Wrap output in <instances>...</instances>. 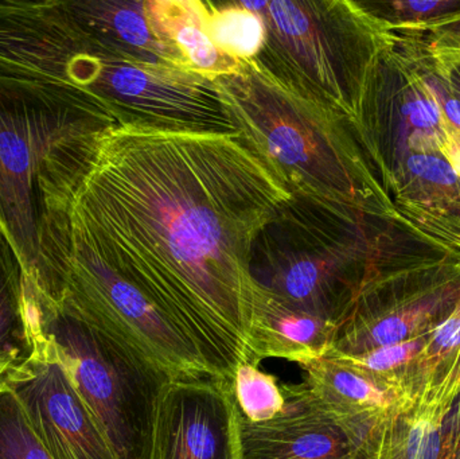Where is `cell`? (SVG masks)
<instances>
[{"label":"cell","mask_w":460,"mask_h":459,"mask_svg":"<svg viewBox=\"0 0 460 459\" xmlns=\"http://www.w3.org/2000/svg\"><path fill=\"white\" fill-rule=\"evenodd\" d=\"M30 328L53 348L118 459H151L156 407L170 379L118 337L24 280Z\"/></svg>","instance_id":"277c9868"},{"label":"cell","mask_w":460,"mask_h":459,"mask_svg":"<svg viewBox=\"0 0 460 459\" xmlns=\"http://www.w3.org/2000/svg\"><path fill=\"white\" fill-rule=\"evenodd\" d=\"M64 4L107 50L135 61L189 69L156 22L150 0H64Z\"/></svg>","instance_id":"5bb4252c"},{"label":"cell","mask_w":460,"mask_h":459,"mask_svg":"<svg viewBox=\"0 0 460 459\" xmlns=\"http://www.w3.org/2000/svg\"><path fill=\"white\" fill-rule=\"evenodd\" d=\"M440 153L445 155L446 161L448 162L456 177L460 178V129H447Z\"/></svg>","instance_id":"83f0119b"},{"label":"cell","mask_w":460,"mask_h":459,"mask_svg":"<svg viewBox=\"0 0 460 459\" xmlns=\"http://www.w3.org/2000/svg\"><path fill=\"white\" fill-rule=\"evenodd\" d=\"M460 298V283L448 282L402 298L384 296L367 286L327 356H356L429 333Z\"/></svg>","instance_id":"4fadbf2b"},{"label":"cell","mask_w":460,"mask_h":459,"mask_svg":"<svg viewBox=\"0 0 460 459\" xmlns=\"http://www.w3.org/2000/svg\"><path fill=\"white\" fill-rule=\"evenodd\" d=\"M31 331L32 353L5 377L54 459H118L51 345Z\"/></svg>","instance_id":"9c48e42d"},{"label":"cell","mask_w":460,"mask_h":459,"mask_svg":"<svg viewBox=\"0 0 460 459\" xmlns=\"http://www.w3.org/2000/svg\"><path fill=\"white\" fill-rule=\"evenodd\" d=\"M459 5L460 2L456 0H397L391 3L392 11L402 21L418 24L424 22L426 26L448 13H456L453 10Z\"/></svg>","instance_id":"484cf974"},{"label":"cell","mask_w":460,"mask_h":459,"mask_svg":"<svg viewBox=\"0 0 460 459\" xmlns=\"http://www.w3.org/2000/svg\"><path fill=\"white\" fill-rule=\"evenodd\" d=\"M151 459H241L232 385L213 377L169 380L156 407Z\"/></svg>","instance_id":"7c38bea8"},{"label":"cell","mask_w":460,"mask_h":459,"mask_svg":"<svg viewBox=\"0 0 460 459\" xmlns=\"http://www.w3.org/2000/svg\"><path fill=\"white\" fill-rule=\"evenodd\" d=\"M116 126L85 94L0 77V231L27 282L45 271L51 237L69 220L100 140Z\"/></svg>","instance_id":"7a4b0ae2"},{"label":"cell","mask_w":460,"mask_h":459,"mask_svg":"<svg viewBox=\"0 0 460 459\" xmlns=\"http://www.w3.org/2000/svg\"><path fill=\"white\" fill-rule=\"evenodd\" d=\"M0 459H54L7 388L0 390Z\"/></svg>","instance_id":"44dd1931"},{"label":"cell","mask_w":460,"mask_h":459,"mask_svg":"<svg viewBox=\"0 0 460 459\" xmlns=\"http://www.w3.org/2000/svg\"><path fill=\"white\" fill-rule=\"evenodd\" d=\"M11 369H13V366H7V364H0V390L4 388L5 377H7Z\"/></svg>","instance_id":"f546056e"},{"label":"cell","mask_w":460,"mask_h":459,"mask_svg":"<svg viewBox=\"0 0 460 459\" xmlns=\"http://www.w3.org/2000/svg\"><path fill=\"white\" fill-rule=\"evenodd\" d=\"M57 250L50 279L42 290H35L72 305L170 379L213 377L185 331L92 252L70 224L66 239Z\"/></svg>","instance_id":"52a82bcc"},{"label":"cell","mask_w":460,"mask_h":459,"mask_svg":"<svg viewBox=\"0 0 460 459\" xmlns=\"http://www.w3.org/2000/svg\"><path fill=\"white\" fill-rule=\"evenodd\" d=\"M434 34V50L445 66L460 65V11L448 13L429 26Z\"/></svg>","instance_id":"d4e9b609"},{"label":"cell","mask_w":460,"mask_h":459,"mask_svg":"<svg viewBox=\"0 0 460 459\" xmlns=\"http://www.w3.org/2000/svg\"><path fill=\"white\" fill-rule=\"evenodd\" d=\"M338 328L279 301L256 283L246 336L249 361L281 358L307 366L326 357Z\"/></svg>","instance_id":"9a60e30c"},{"label":"cell","mask_w":460,"mask_h":459,"mask_svg":"<svg viewBox=\"0 0 460 459\" xmlns=\"http://www.w3.org/2000/svg\"><path fill=\"white\" fill-rule=\"evenodd\" d=\"M260 364L243 361L235 369L232 391L238 411L252 423L268 422L286 409L281 383Z\"/></svg>","instance_id":"ffe728a7"},{"label":"cell","mask_w":460,"mask_h":459,"mask_svg":"<svg viewBox=\"0 0 460 459\" xmlns=\"http://www.w3.org/2000/svg\"><path fill=\"white\" fill-rule=\"evenodd\" d=\"M205 29L218 50L238 61L259 56L265 42V24L245 2H201Z\"/></svg>","instance_id":"d6986e66"},{"label":"cell","mask_w":460,"mask_h":459,"mask_svg":"<svg viewBox=\"0 0 460 459\" xmlns=\"http://www.w3.org/2000/svg\"><path fill=\"white\" fill-rule=\"evenodd\" d=\"M150 8L189 69L212 81L237 72L241 61L218 50L205 29L201 0H150Z\"/></svg>","instance_id":"e0dca14e"},{"label":"cell","mask_w":460,"mask_h":459,"mask_svg":"<svg viewBox=\"0 0 460 459\" xmlns=\"http://www.w3.org/2000/svg\"><path fill=\"white\" fill-rule=\"evenodd\" d=\"M241 139L288 186L292 196L358 209L367 170L348 121L292 91L254 59L215 80Z\"/></svg>","instance_id":"3957f363"},{"label":"cell","mask_w":460,"mask_h":459,"mask_svg":"<svg viewBox=\"0 0 460 459\" xmlns=\"http://www.w3.org/2000/svg\"><path fill=\"white\" fill-rule=\"evenodd\" d=\"M302 368L305 371L303 383L316 401L335 417L353 422H380L405 391L332 356Z\"/></svg>","instance_id":"2e32d148"},{"label":"cell","mask_w":460,"mask_h":459,"mask_svg":"<svg viewBox=\"0 0 460 459\" xmlns=\"http://www.w3.org/2000/svg\"><path fill=\"white\" fill-rule=\"evenodd\" d=\"M265 24L254 61L292 91L351 123L364 97L377 19L346 0L245 2Z\"/></svg>","instance_id":"8992f818"},{"label":"cell","mask_w":460,"mask_h":459,"mask_svg":"<svg viewBox=\"0 0 460 459\" xmlns=\"http://www.w3.org/2000/svg\"><path fill=\"white\" fill-rule=\"evenodd\" d=\"M402 110L404 112L408 123L416 131L442 135V137H446L447 134V124H446L442 108L434 94L429 92L427 96L416 94V96L411 97Z\"/></svg>","instance_id":"cb8c5ba5"},{"label":"cell","mask_w":460,"mask_h":459,"mask_svg":"<svg viewBox=\"0 0 460 459\" xmlns=\"http://www.w3.org/2000/svg\"><path fill=\"white\" fill-rule=\"evenodd\" d=\"M31 353L23 271L0 231V364L15 368L29 360Z\"/></svg>","instance_id":"ac0fdd59"},{"label":"cell","mask_w":460,"mask_h":459,"mask_svg":"<svg viewBox=\"0 0 460 459\" xmlns=\"http://www.w3.org/2000/svg\"><path fill=\"white\" fill-rule=\"evenodd\" d=\"M429 92L434 94L435 99L439 102L446 120H447L454 128L460 129V100L454 99V97H446L442 91L432 92L431 89L429 88Z\"/></svg>","instance_id":"f1b7e54d"},{"label":"cell","mask_w":460,"mask_h":459,"mask_svg":"<svg viewBox=\"0 0 460 459\" xmlns=\"http://www.w3.org/2000/svg\"><path fill=\"white\" fill-rule=\"evenodd\" d=\"M91 94L119 126L238 135L215 81L190 69L135 61L104 48Z\"/></svg>","instance_id":"ba28073f"},{"label":"cell","mask_w":460,"mask_h":459,"mask_svg":"<svg viewBox=\"0 0 460 459\" xmlns=\"http://www.w3.org/2000/svg\"><path fill=\"white\" fill-rule=\"evenodd\" d=\"M427 336L429 333L400 344L377 348L361 355L332 356V357L342 358L369 372L373 376L380 377L405 390V385L412 379L416 363L426 347Z\"/></svg>","instance_id":"7402d4cb"},{"label":"cell","mask_w":460,"mask_h":459,"mask_svg":"<svg viewBox=\"0 0 460 459\" xmlns=\"http://www.w3.org/2000/svg\"><path fill=\"white\" fill-rule=\"evenodd\" d=\"M408 164L419 177L439 185L451 186L458 180L448 162L438 156L419 154V155H413L408 161Z\"/></svg>","instance_id":"4316f807"},{"label":"cell","mask_w":460,"mask_h":459,"mask_svg":"<svg viewBox=\"0 0 460 459\" xmlns=\"http://www.w3.org/2000/svg\"><path fill=\"white\" fill-rule=\"evenodd\" d=\"M292 196L254 240V282L295 309L341 326L372 282L354 212Z\"/></svg>","instance_id":"5b68a950"},{"label":"cell","mask_w":460,"mask_h":459,"mask_svg":"<svg viewBox=\"0 0 460 459\" xmlns=\"http://www.w3.org/2000/svg\"><path fill=\"white\" fill-rule=\"evenodd\" d=\"M372 459H460V350L416 377L381 418Z\"/></svg>","instance_id":"30bf717a"},{"label":"cell","mask_w":460,"mask_h":459,"mask_svg":"<svg viewBox=\"0 0 460 459\" xmlns=\"http://www.w3.org/2000/svg\"><path fill=\"white\" fill-rule=\"evenodd\" d=\"M292 199L240 135L116 126L69 210L72 231L164 309L232 385L246 350L254 240Z\"/></svg>","instance_id":"6da1fadb"},{"label":"cell","mask_w":460,"mask_h":459,"mask_svg":"<svg viewBox=\"0 0 460 459\" xmlns=\"http://www.w3.org/2000/svg\"><path fill=\"white\" fill-rule=\"evenodd\" d=\"M286 409L252 423L238 411L241 459H372L376 425L342 419L327 411L302 384H284Z\"/></svg>","instance_id":"8fae6325"},{"label":"cell","mask_w":460,"mask_h":459,"mask_svg":"<svg viewBox=\"0 0 460 459\" xmlns=\"http://www.w3.org/2000/svg\"><path fill=\"white\" fill-rule=\"evenodd\" d=\"M460 350V298L451 312L429 331L426 347L416 363L412 379L442 366Z\"/></svg>","instance_id":"603a6c76"}]
</instances>
